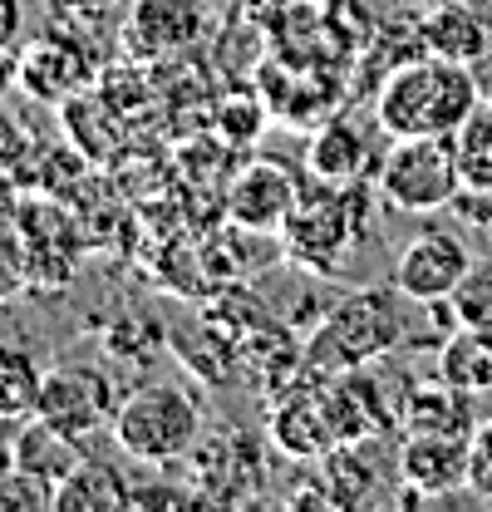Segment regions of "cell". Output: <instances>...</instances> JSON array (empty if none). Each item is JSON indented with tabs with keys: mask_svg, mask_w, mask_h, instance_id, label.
I'll return each instance as SVG.
<instances>
[{
	"mask_svg": "<svg viewBox=\"0 0 492 512\" xmlns=\"http://www.w3.org/2000/svg\"><path fill=\"white\" fill-rule=\"evenodd\" d=\"M478 104L483 89L473 79V64L419 55L389 69V79L374 94V119L389 138H429V133H458V124Z\"/></svg>",
	"mask_w": 492,
	"mask_h": 512,
	"instance_id": "obj_1",
	"label": "cell"
},
{
	"mask_svg": "<svg viewBox=\"0 0 492 512\" xmlns=\"http://www.w3.org/2000/svg\"><path fill=\"white\" fill-rule=\"evenodd\" d=\"M399 291H355L340 306H330L320 325L306 340V360L301 375L310 380H330L345 370H369L374 360H384L389 350L404 345V316L394 306Z\"/></svg>",
	"mask_w": 492,
	"mask_h": 512,
	"instance_id": "obj_2",
	"label": "cell"
},
{
	"mask_svg": "<svg viewBox=\"0 0 492 512\" xmlns=\"http://www.w3.org/2000/svg\"><path fill=\"white\" fill-rule=\"evenodd\" d=\"M109 434L128 458H138L148 468H173L202 444V404L183 384H143V389L123 394L119 419Z\"/></svg>",
	"mask_w": 492,
	"mask_h": 512,
	"instance_id": "obj_3",
	"label": "cell"
},
{
	"mask_svg": "<svg viewBox=\"0 0 492 512\" xmlns=\"http://www.w3.org/2000/svg\"><path fill=\"white\" fill-rule=\"evenodd\" d=\"M379 197L399 212H438L463 197L458 178V153L453 133H429V138H394L384 163H379Z\"/></svg>",
	"mask_w": 492,
	"mask_h": 512,
	"instance_id": "obj_4",
	"label": "cell"
},
{
	"mask_svg": "<svg viewBox=\"0 0 492 512\" xmlns=\"http://www.w3.org/2000/svg\"><path fill=\"white\" fill-rule=\"evenodd\" d=\"M355 183H325V188H301L296 212L281 227V242L291 261H301L310 271H330L335 256L360 237V217H355Z\"/></svg>",
	"mask_w": 492,
	"mask_h": 512,
	"instance_id": "obj_5",
	"label": "cell"
},
{
	"mask_svg": "<svg viewBox=\"0 0 492 512\" xmlns=\"http://www.w3.org/2000/svg\"><path fill=\"white\" fill-rule=\"evenodd\" d=\"M119 404L123 394L114 389V380L99 365H79V360L55 365L45 375V389H40V419L55 424L69 439H79V444L104 434V429H114Z\"/></svg>",
	"mask_w": 492,
	"mask_h": 512,
	"instance_id": "obj_6",
	"label": "cell"
},
{
	"mask_svg": "<svg viewBox=\"0 0 492 512\" xmlns=\"http://www.w3.org/2000/svg\"><path fill=\"white\" fill-rule=\"evenodd\" d=\"M301 188H306V183H301L286 163H276V158H251V163H242V168L232 173V183L222 192L227 222H232L237 232H281L286 217H291L296 202H301Z\"/></svg>",
	"mask_w": 492,
	"mask_h": 512,
	"instance_id": "obj_7",
	"label": "cell"
},
{
	"mask_svg": "<svg viewBox=\"0 0 492 512\" xmlns=\"http://www.w3.org/2000/svg\"><path fill=\"white\" fill-rule=\"evenodd\" d=\"M473 266V252L458 232H443V227H429L419 232L404 252L394 256V271H389V286L419 306L429 301H448L458 291V281L468 276Z\"/></svg>",
	"mask_w": 492,
	"mask_h": 512,
	"instance_id": "obj_8",
	"label": "cell"
},
{
	"mask_svg": "<svg viewBox=\"0 0 492 512\" xmlns=\"http://www.w3.org/2000/svg\"><path fill=\"white\" fill-rule=\"evenodd\" d=\"M202 30H207L202 0H133L119 40L128 60L153 64L187 50L192 40H202Z\"/></svg>",
	"mask_w": 492,
	"mask_h": 512,
	"instance_id": "obj_9",
	"label": "cell"
},
{
	"mask_svg": "<svg viewBox=\"0 0 492 512\" xmlns=\"http://www.w3.org/2000/svg\"><path fill=\"white\" fill-rule=\"evenodd\" d=\"M320 384V404H325V419H330V434L335 444H365L379 439L389 429H399V409L384 399L379 380L369 370H345V375H330Z\"/></svg>",
	"mask_w": 492,
	"mask_h": 512,
	"instance_id": "obj_10",
	"label": "cell"
},
{
	"mask_svg": "<svg viewBox=\"0 0 492 512\" xmlns=\"http://www.w3.org/2000/svg\"><path fill=\"white\" fill-rule=\"evenodd\" d=\"M197 463V498H212V503H246L261 493L266 483V468H261V448L251 434L242 429H227L222 439H207L187 453Z\"/></svg>",
	"mask_w": 492,
	"mask_h": 512,
	"instance_id": "obj_11",
	"label": "cell"
},
{
	"mask_svg": "<svg viewBox=\"0 0 492 512\" xmlns=\"http://www.w3.org/2000/svg\"><path fill=\"white\" fill-rule=\"evenodd\" d=\"M478 394L448 384L438 370L429 380H414L399 399V434H443V439H473L478 429V409H473Z\"/></svg>",
	"mask_w": 492,
	"mask_h": 512,
	"instance_id": "obj_12",
	"label": "cell"
},
{
	"mask_svg": "<svg viewBox=\"0 0 492 512\" xmlns=\"http://www.w3.org/2000/svg\"><path fill=\"white\" fill-rule=\"evenodd\" d=\"M399 478H404V493L409 498H448V493L468 488V439L404 434Z\"/></svg>",
	"mask_w": 492,
	"mask_h": 512,
	"instance_id": "obj_13",
	"label": "cell"
},
{
	"mask_svg": "<svg viewBox=\"0 0 492 512\" xmlns=\"http://www.w3.org/2000/svg\"><path fill=\"white\" fill-rule=\"evenodd\" d=\"M374 498V468L355 453V444H340L315 458V473L291 493L301 508H360Z\"/></svg>",
	"mask_w": 492,
	"mask_h": 512,
	"instance_id": "obj_14",
	"label": "cell"
},
{
	"mask_svg": "<svg viewBox=\"0 0 492 512\" xmlns=\"http://www.w3.org/2000/svg\"><path fill=\"white\" fill-rule=\"evenodd\" d=\"M271 444L281 448V453H291V458H301V463H315L320 453H330L335 444V434H330V419H325V404H320V384L310 389V384H296L291 394H281L276 404H271Z\"/></svg>",
	"mask_w": 492,
	"mask_h": 512,
	"instance_id": "obj_15",
	"label": "cell"
},
{
	"mask_svg": "<svg viewBox=\"0 0 492 512\" xmlns=\"http://www.w3.org/2000/svg\"><path fill=\"white\" fill-rule=\"evenodd\" d=\"M15 458H20V468L35 473L40 483L60 488L89 453H84L79 439H69V434H60L55 424H45L40 414H30V419L15 424Z\"/></svg>",
	"mask_w": 492,
	"mask_h": 512,
	"instance_id": "obj_16",
	"label": "cell"
},
{
	"mask_svg": "<svg viewBox=\"0 0 492 512\" xmlns=\"http://www.w3.org/2000/svg\"><path fill=\"white\" fill-rule=\"evenodd\" d=\"M419 40L429 55H448V60L478 64L483 55H492V25L473 10V5H438L433 15H424Z\"/></svg>",
	"mask_w": 492,
	"mask_h": 512,
	"instance_id": "obj_17",
	"label": "cell"
},
{
	"mask_svg": "<svg viewBox=\"0 0 492 512\" xmlns=\"http://www.w3.org/2000/svg\"><path fill=\"white\" fill-rule=\"evenodd\" d=\"M369 163V143L365 133L350 124L345 114L325 119V124L310 133V148H306V168L320 178V183H360Z\"/></svg>",
	"mask_w": 492,
	"mask_h": 512,
	"instance_id": "obj_18",
	"label": "cell"
},
{
	"mask_svg": "<svg viewBox=\"0 0 492 512\" xmlns=\"http://www.w3.org/2000/svg\"><path fill=\"white\" fill-rule=\"evenodd\" d=\"M114 508H133V488L104 458H84L55 488V512H114Z\"/></svg>",
	"mask_w": 492,
	"mask_h": 512,
	"instance_id": "obj_19",
	"label": "cell"
},
{
	"mask_svg": "<svg viewBox=\"0 0 492 512\" xmlns=\"http://www.w3.org/2000/svg\"><path fill=\"white\" fill-rule=\"evenodd\" d=\"M15 74H20V84H25L35 99H45V104H60V99H69V94L79 89V79H84V64H79V55H74L64 40H40V45L20 50Z\"/></svg>",
	"mask_w": 492,
	"mask_h": 512,
	"instance_id": "obj_20",
	"label": "cell"
},
{
	"mask_svg": "<svg viewBox=\"0 0 492 512\" xmlns=\"http://www.w3.org/2000/svg\"><path fill=\"white\" fill-rule=\"evenodd\" d=\"M433 370L448 384L468 389V394H492V330L458 325V330L438 345Z\"/></svg>",
	"mask_w": 492,
	"mask_h": 512,
	"instance_id": "obj_21",
	"label": "cell"
},
{
	"mask_svg": "<svg viewBox=\"0 0 492 512\" xmlns=\"http://www.w3.org/2000/svg\"><path fill=\"white\" fill-rule=\"evenodd\" d=\"M453 153H458V178L468 197H492V104H478L458 133H453Z\"/></svg>",
	"mask_w": 492,
	"mask_h": 512,
	"instance_id": "obj_22",
	"label": "cell"
},
{
	"mask_svg": "<svg viewBox=\"0 0 492 512\" xmlns=\"http://www.w3.org/2000/svg\"><path fill=\"white\" fill-rule=\"evenodd\" d=\"M40 389H45V370L25 350L0 345V424H20L40 414Z\"/></svg>",
	"mask_w": 492,
	"mask_h": 512,
	"instance_id": "obj_23",
	"label": "cell"
},
{
	"mask_svg": "<svg viewBox=\"0 0 492 512\" xmlns=\"http://www.w3.org/2000/svg\"><path fill=\"white\" fill-rule=\"evenodd\" d=\"M448 301H453L458 325L492 330V261H473V266H468V276L458 281V291H453Z\"/></svg>",
	"mask_w": 492,
	"mask_h": 512,
	"instance_id": "obj_24",
	"label": "cell"
},
{
	"mask_svg": "<svg viewBox=\"0 0 492 512\" xmlns=\"http://www.w3.org/2000/svg\"><path fill=\"white\" fill-rule=\"evenodd\" d=\"M266 109L271 104H261V99H227L222 109H217V133H222V143L227 148H246L261 124H266Z\"/></svg>",
	"mask_w": 492,
	"mask_h": 512,
	"instance_id": "obj_25",
	"label": "cell"
},
{
	"mask_svg": "<svg viewBox=\"0 0 492 512\" xmlns=\"http://www.w3.org/2000/svg\"><path fill=\"white\" fill-rule=\"evenodd\" d=\"M25 508H55V488L40 483L35 473L15 468L0 478V512H25Z\"/></svg>",
	"mask_w": 492,
	"mask_h": 512,
	"instance_id": "obj_26",
	"label": "cell"
},
{
	"mask_svg": "<svg viewBox=\"0 0 492 512\" xmlns=\"http://www.w3.org/2000/svg\"><path fill=\"white\" fill-rule=\"evenodd\" d=\"M468 493L492 503V419L478 424L473 439H468Z\"/></svg>",
	"mask_w": 492,
	"mask_h": 512,
	"instance_id": "obj_27",
	"label": "cell"
},
{
	"mask_svg": "<svg viewBox=\"0 0 492 512\" xmlns=\"http://www.w3.org/2000/svg\"><path fill=\"white\" fill-rule=\"evenodd\" d=\"M25 281H30V266H25L20 237H5V232H0V301H10Z\"/></svg>",
	"mask_w": 492,
	"mask_h": 512,
	"instance_id": "obj_28",
	"label": "cell"
},
{
	"mask_svg": "<svg viewBox=\"0 0 492 512\" xmlns=\"http://www.w3.org/2000/svg\"><path fill=\"white\" fill-rule=\"evenodd\" d=\"M15 25H20V5L15 0H0V50L15 40Z\"/></svg>",
	"mask_w": 492,
	"mask_h": 512,
	"instance_id": "obj_29",
	"label": "cell"
},
{
	"mask_svg": "<svg viewBox=\"0 0 492 512\" xmlns=\"http://www.w3.org/2000/svg\"><path fill=\"white\" fill-rule=\"evenodd\" d=\"M15 468H20V458H15V424H10V434H0V478Z\"/></svg>",
	"mask_w": 492,
	"mask_h": 512,
	"instance_id": "obj_30",
	"label": "cell"
},
{
	"mask_svg": "<svg viewBox=\"0 0 492 512\" xmlns=\"http://www.w3.org/2000/svg\"><path fill=\"white\" fill-rule=\"evenodd\" d=\"M69 10H79V15H99V10H109L114 0H64Z\"/></svg>",
	"mask_w": 492,
	"mask_h": 512,
	"instance_id": "obj_31",
	"label": "cell"
}]
</instances>
